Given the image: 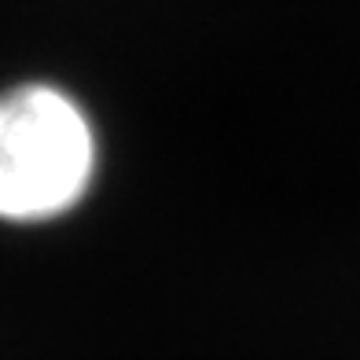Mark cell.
Instances as JSON below:
<instances>
[{
	"label": "cell",
	"mask_w": 360,
	"mask_h": 360,
	"mask_svg": "<svg viewBox=\"0 0 360 360\" xmlns=\"http://www.w3.org/2000/svg\"><path fill=\"white\" fill-rule=\"evenodd\" d=\"M96 133L67 89L22 81L0 92V221L41 224L85 199Z\"/></svg>",
	"instance_id": "cell-1"
}]
</instances>
